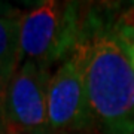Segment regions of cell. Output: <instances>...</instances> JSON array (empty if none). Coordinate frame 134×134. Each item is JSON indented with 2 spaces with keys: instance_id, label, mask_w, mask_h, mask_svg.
Returning <instances> with one entry per match:
<instances>
[{
  "instance_id": "cell-1",
  "label": "cell",
  "mask_w": 134,
  "mask_h": 134,
  "mask_svg": "<svg viewBox=\"0 0 134 134\" xmlns=\"http://www.w3.org/2000/svg\"><path fill=\"white\" fill-rule=\"evenodd\" d=\"M90 115L106 134H134V70L113 33L86 39Z\"/></svg>"
},
{
  "instance_id": "cell-2",
  "label": "cell",
  "mask_w": 134,
  "mask_h": 134,
  "mask_svg": "<svg viewBox=\"0 0 134 134\" xmlns=\"http://www.w3.org/2000/svg\"><path fill=\"white\" fill-rule=\"evenodd\" d=\"M79 39V15L75 3L42 2L21 16V61L30 60L49 66L69 55Z\"/></svg>"
},
{
  "instance_id": "cell-3",
  "label": "cell",
  "mask_w": 134,
  "mask_h": 134,
  "mask_svg": "<svg viewBox=\"0 0 134 134\" xmlns=\"http://www.w3.org/2000/svg\"><path fill=\"white\" fill-rule=\"evenodd\" d=\"M48 66L25 60L9 81L5 125L9 134H52L48 121Z\"/></svg>"
},
{
  "instance_id": "cell-4",
  "label": "cell",
  "mask_w": 134,
  "mask_h": 134,
  "mask_svg": "<svg viewBox=\"0 0 134 134\" xmlns=\"http://www.w3.org/2000/svg\"><path fill=\"white\" fill-rule=\"evenodd\" d=\"M86 39H79L48 83V121L51 133L81 130L91 119L85 86Z\"/></svg>"
},
{
  "instance_id": "cell-5",
  "label": "cell",
  "mask_w": 134,
  "mask_h": 134,
  "mask_svg": "<svg viewBox=\"0 0 134 134\" xmlns=\"http://www.w3.org/2000/svg\"><path fill=\"white\" fill-rule=\"evenodd\" d=\"M21 16L10 10L0 12V76L5 77L6 81L12 79L21 63Z\"/></svg>"
},
{
  "instance_id": "cell-6",
  "label": "cell",
  "mask_w": 134,
  "mask_h": 134,
  "mask_svg": "<svg viewBox=\"0 0 134 134\" xmlns=\"http://www.w3.org/2000/svg\"><path fill=\"white\" fill-rule=\"evenodd\" d=\"M112 33L134 70V18H124Z\"/></svg>"
},
{
  "instance_id": "cell-7",
  "label": "cell",
  "mask_w": 134,
  "mask_h": 134,
  "mask_svg": "<svg viewBox=\"0 0 134 134\" xmlns=\"http://www.w3.org/2000/svg\"><path fill=\"white\" fill-rule=\"evenodd\" d=\"M9 81L0 76V121H5V100H6V91H8Z\"/></svg>"
},
{
  "instance_id": "cell-8",
  "label": "cell",
  "mask_w": 134,
  "mask_h": 134,
  "mask_svg": "<svg viewBox=\"0 0 134 134\" xmlns=\"http://www.w3.org/2000/svg\"><path fill=\"white\" fill-rule=\"evenodd\" d=\"M0 134H8V130H6L5 121H0Z\"/></svg>"
},
{
  "instance_id": "cell-9",
  "label": "cell",
  "mask_w": 134,
  "mask_h": 134,
  "mask_svg": "<svg viewBox=\"0 0 134 134\" xmlns=\"http://www.w3.org/2000/svg\"><path fill=\"white\" fill-rule=\"evenodd\" d=\"M8 134H9V133H8Z\"/></svg>"
}]
</instances>
